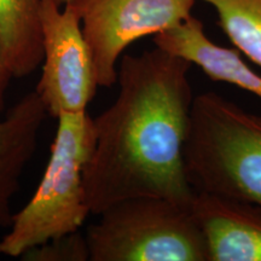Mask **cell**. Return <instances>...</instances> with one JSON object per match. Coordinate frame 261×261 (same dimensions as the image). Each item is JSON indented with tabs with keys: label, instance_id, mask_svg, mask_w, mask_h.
<instances>
[{
	"label": "cell",
	"instance_id": "6da1fadb",
	"mask_svg": "<svg viewBox=\"0 0 261 261\" xmlns=\"http://www.w3.org/2000/svg\"><path fill=\"white\" fill-rule=\"evenodd\" d=\"M191 65L159 47L121 57L117 98L93 119L96 142L84 169L91 213L142 196L192 205L197 191L184 159Z\"/></svg>",
	"mask_w": 261,
	"mask_h": 261
},
{
	"label": "cell",
	"instance_id": "7a4b0ae2",
	"mask_svg": "<svg viewBox=\"0 0 261 261\" xmlns=\"http://www.w3.org/2000/svg\"><path fill=\"white\" fill-rule=\"evenodd\" d=\"M184 159L196 191L261 210V116L212 91L197 94Z\"/></svg>",
	"mask_w": 261,
	"mask_h": 261
},
{
	"label": "cell",
	"instance_id": "3957f363",
	"mask_svg": "<svg viewBox=\"0 0 261 261\" xmlns=\"http://www.w3.org/2000/svg\"><path fill=\"white\" fill-rule=\"evenodd\" d=\"M50 158L37 190L0 241V252L18 257L32 248L77 231L91 212L84 189V169L96 142L87 112L57 117Z\"/></svg>",
	"mask_w": 261,
	"mask_h": 261
},
{
	"label": "cell",
	"instance_id": "277c9868",
	"mask_svg": "<svg viewBox=\"0 0 261 261\" xmlns=\"http://www.w3.org/2000/svg\"><path fill=\"white\" fill-rule=\"evenodd\" d=\"M99 217L85 233L91 261H208L192 205L142 196Z\"/></svg>",
	"mask_w": 261,
	"mask_h": 261
},
{
	"label": "cell",
	"instance_id": "5b68a950",
	"mask_svg": "<svg viewBox=\"0 0 261 261\" xmlns=\"http://www.w3.org/2000/svg\"><path fill=\"white\" fill-rule=\"evenodd\" d=\"M42 73L37 93L50 115L87 112L96 94V67L74 6L41 0Z\"/></svg>",
	"mask_w": 261,
	"mask_h": 261
},
{
	"label": "cell",
	"instance_id": "8992f818",
	"mask_svg": "<svg viewBox=\"0 0 261 261\" xmlns=\"http://www.w3.org/2000/svg\"><path fill=\"white\" fill-rule=\"evenodd\" d=\"M196 0H76V10L89 42L100 87L117 81L123 51L140 38L156 35L191 16Z\"/></svg>",
	"mask_w": 261,
	"mask_h": 261
},
{
	"label": "cell",
	"instance_id": "52a82bcc",
	"mask_svg": "<svg viewBox=\"0 0 261 261\" xmlns=\"http://www.w3.org/2000/svg\"><path fill=\"white\" fill-rule=\"evenodd\" d=\"M192 213L207 247L208 261H261V210L197 191Z\"/></svg>",
	"mask_w": 261,
	"mask_h": 261
},
{
	"label": "cell",
	"instance_id": "ba28073f",
	"mask_svg": "<svg viewBox=\"0 0 261 261\" xmlns=\"http://www.w3.org/2000/svg\"><path fill=\"white\" fill-rule=\"evenodd\" d=\"M156 47L200 67L213 81L234 85L261 99V75L241 57L237 48L219 46L207 37L195 16L154 37Z\"/></svg>",
	"mask_w": 261,
	"mask_h": 261
},
{
	"label": "cell",
	"instance_id": "9c48e42d",
	"mask_svg": "<svg viewBox=\"0 0 261 261\" xmlns=\"http://www.w3.org/2000/svg\"><path fill=\"white\" fill-rule=\"evenodd\" d=\"M47 110L37 91L22 98L0 119V226L10 227L11 201L38 145Z\"/></svg>",
	"mask_w": 261,
	"mask_h": 261
},
{
	"label": "cell",
	"instance_id": "30bf717a",
	"mask_svg": "<svg viewBox=\"0 0 261 261\" xmlns=\"http://www.w3.org/2000/svg\"><path fill=\"white\" fill-rule=\"evenodd\" d=\"M41 0H0V54L14 77L34 73L42 62Z\"/></svg>",
	"mask_w": 261,
	"mask_h": 261
},
{
	"label": "cell",
	"instance_id": "8fae6325",
	"mask_svg": "<svg viewBox=\"0 0 261 261\" xmlns=\"http://www.w3.org/2000/svg\"><path fill=\"white\" fill-rule=\"evenodd\" d=\"M215 9L219 24L240 52L261 67V0H202Z\"/></svg>",
	"mask_w": 261,
	"mask_h": 261
},
{
	"label": "cell",
	"instance_id": "7c38bea8",
	"mask_svg": "<svg viewBox=\"0 0 261 261\" xmlns=\"http://www.w3.org/2000/svg\"><path fill=\"white\" fill-rule=\"evenodd\" d=\"M19 257L28 261H86L90 252L86 237L77 230L39 244Z\"/></svg>",
	"mask_w": 261,
	"mask_h": 261
},
{
	"label": "cell",
	"instance_id": "4fadbf2b",
	"mask_svg": "<svg viewBox=\"0 0 261 261\" xmlns=\"http://www.w3.org/2000/svg\"><path fill=\"white\" fill-rule=\"evenodd\" d=\"M11 77H14V75L10 71L9 67L5 63L4 58H3L2 54H0V119L4 116L5 94Z\"/></svg>",
	"mask_w": 261,
	"mask_h": 261
},
{
	"label": "cell",
	"instance_id": "5bb4252c",
	"mask_svg": "<svg viewBox=\"0 0 261 261\" xmlns=\"http://www.w3.org/2000/svg\"><path fill=\"white\" fill-rule=\"evenodd\" d=\"M56 2H57L58 4H60L61 6H65V5H71V4H74V3L76 2V0H56Z\"/></svg>",
	"mask_w": 261,
	"mask_h": 261
}]
</instances>
